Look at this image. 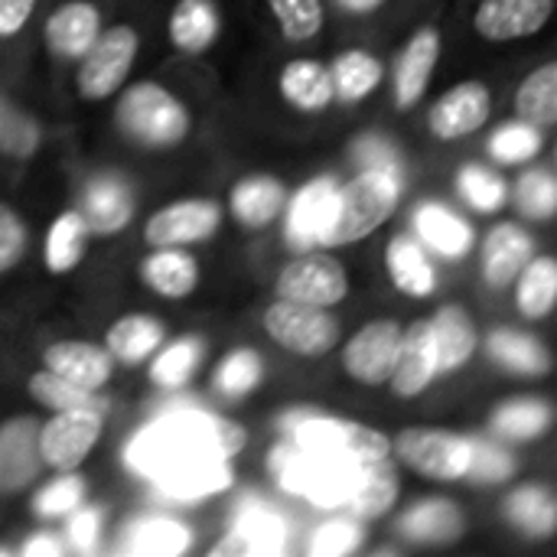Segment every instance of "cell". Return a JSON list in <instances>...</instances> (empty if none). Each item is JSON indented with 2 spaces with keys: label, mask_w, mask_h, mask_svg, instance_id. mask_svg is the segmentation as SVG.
<instances>
[{
  "label": "cell",
  "mask_w": 557,
  "mask_h": 557,
  "mask_svg": "<svg viewBox=\"0 0 557 557\" xmlns=\"http://www.w3.org/2000/svg\"><path fill=\"white\" fill-rule=\"evenodd\" d=\"M245 444L248 434L242 424L196 408H180L127 444V463L173 499H202L232 486L228 463L245 450Z\"/></svg>",
  "instance_id": "obj_1"
},
{
  "label": "cell",
  "mask_w": 557,
  "mask_h": 557,
  "mask_svg": "<svg viewBox=\"0 0 557 557\" xmlns=\"http://www.w3.org/2000/svg\"><path fill=\"white\" fill-rule=\"evenodd\" d=\"M362 467L366 463H352V460H343L333 454L310 450L290 437H284L268 454V470L274 473L277 486L290 496L310 499L320 509H343L356 490Z\"/></svg>",
  "instance_id": "obj_2"
},
{
  "label": "cell",
  "mask_w": 557,
  "mask_h": 557,
  "mask_svg": "<svg viewBox=\"0 0 557 557\" xmlns=\"http://www.w3.org/2000/svg\"><path fill=\"white\" fill-rule=\"evenodd\" d=\"M401 170L392 166H369L349 183H339L336 215L326 235V248L352 245L375 228H382L401 202Z\"/></svg>",
  "instance_id": "obj_3"
},
{
  "label": "cell",
  "mask_w": 557,
  "mask_h": 557,
  "mask_svg": "<svg viewBox=\"0 0 557 557\" xmlns=\"http://www.w3.org/2000/svg\"><path fill=\"white\" fill-rule=\"evenodd\" d=\"M117 131L147 150H166L186 140L189 111L186 104L160 82H134L121 88L114 108Z\"/></svg>",
  "instance_id": "obj_4"
},
{
  "label": "cell",
  "mask_w": 557,
  "mask_h": 557,
  "mask_svg": "<svg viewBox=\"0 0 557 557\" xmlns=\"http://www.w3.org/2000/svg\"><path fill=\"white\" fill-rule=\"evenodd\" d=\"M277 428L290 441H297V444H304L310 450L333 454V457H343V460H352V463H369V460L392 457V441L382 431L366 428L359 421L330 418V414H320L313 408H294V411L281 414Z\"/></svg>",
  "instance_id": "obj_5"
},
{
  "label": "cell",
  "mask_w": 557,
  "mask_h": 557,
  "mask_svg": "<svg viewBox=\"0 0 557 557\" xmlns=\"http://www.w3.org/2000/svg\"><path fill=\"white\" fill-rule=\"evenodd\" d=\"M137 49H140V36L131 23L101 29L95 36V42L78 59V72H75L78 98L104 101V98L117 95L134 69Z\"/></svg>",
  "instance_id": "obj_6"
},
{
  "label": "cell",
  "mask_w": 557,
  "mask_h": 557,
  "mask_svg": "<svg viewBox=\"0 0 557 557\" xmlns=\"http://www.w3.org/2000/svg\"><path fill=\"white\" fill-rule=\"evenodd\" d=\"M264 333L284 346L294 356H326L339 343V320L330 313V307H310V304H294V300H274L264 317Z\"/></svg>",
  "instance_id": "obj_7"
},
{
  "label": "cell",
  "mask_w": 557,
  "mask_h": 557,
  "mask_svg": "<svg viewBox=\"0 0 557 557\" xmlns=\"http://www.w3.org/2000/svg\"><path fill=\"white\" fill-rule=\"evenodd\" d=\"M470 447H473V437L467 434L437 431V428H405L398 441L392 444V454H398L408 470L428 480L454 483V480H467Z\"/></svg>",
  "instance_id": "obj_8"
},
{
  "label": "cell",
  "mask_w": 557,
  "mask_h": 557,
  "mask_svg": "<svg viewBox=\"0 0 557 557\" xmlns=\"http://www.w3.org/2000/svg\"><path fill=\"white\" fill-rule=\"evenodd\" d=\"M101 431H104V411H91V408L52 411V418L36 431L39 460L55 473L78 470L88 460V454L98 447Z\"/></svg>",
  "instance_id": "obj_9"
},
{
  "label": "cell",
  "mask_w": 557,
  "mask_h": 557,
  "mask_svg": "<svg viewBox=\"0 0 557 557\" xmlns=\"http://www.w3.org/2000/svg\"><path fill=\"white\" fill-rule=\"evenodd\" d=\"M281 300L310 304V307H336L349 297V274L339 258L326 251H304L284 271L274 284Z\"/></svg>",
  "instance_id": "obj_10"
},
{
  "label": "cell",
  "mask_w": 557,
  "mask_h": 557,
  "mask_svg": "<svg viewBox=\"0 0 557 557\" xmlns=\"http://www.w3.org/2000/svg\"><path fill=\"white\" fill-rule=\"evenodd\" d=\"M336 199H339V183L333 176H313L294 196H287V206L281 215H284V235L290 248L313 251L326 245V235L336 215Z\"/></svg>",
  "instance_id": "obj_11"
},
{
  "label": "cell",
  "mask_w": 557,
  "mask_h": 557,
  "mask_svg": "<svg viewBox=\"0 0 557 557\" xmlns=\"http://www.w3.org/2000/svg\"><path fill=\"white\" fill-rule=\"evenodd\" d=\"M222 225V209L215 199H176L157 209L144 225V242L150 248H186L209 242Z\"/></svg>",
  "instance_id": "obj_12"
},
{
  "label": "cell",
  "mask_w": 557,
  "mask_h": 557,
  "mask_svg": "<svg viewBox=\"0 0 557 557\" xmlns=\"http://www.w3.org/2000/svg\"><path fill=\"white\" fill-rule=\"evenodd\" d=\"M493 114V95L490 85L480 78L460 82L450 91H444L431 111H428V131L437 140H463L470 134H476Z\"/></svg>",
  "instance_id": "obj_13"
},
{
  "label": "cell",
  "mask_w": 557,
  "mask_h": 557,
  "mask_svg": "<svg viewBox=\"0 0 557 557\" xmlns=\"http://www.w3.org/2000/svg\"><path fill=\"white\" fill-rule=\"evenodd\" d=\"M401 323L398 320H369L346 346H343V369L359 385H385L398 356Z\"/></svg>",
  "instance_id": "obj_14"
},
{
  "label": "cell",
  "mask_w": 557,
  "mask_h": 557,
  "mask_svg": "<svg viewBox=\"0 0 557 557\" xmlns=\"http://www.w3.org/2000/svg\"><path fill=\"white\" fill-rule=\"evenodd\" d=\"M78 212L91 235H117L134 222L137 199L117 173H95L82 189Z\"/></svg>",
  "instance_id": "obj_15"
},
{
  "label": "cell",
  "mask_w": 557,
  "mask_h": 557,
  "mask_svg": "<svg viewBox=\"0 0 557 557\" xmlns=\"http://www.w3.org/2000/svg\"><path fill=\"white\" fill-rule=\"evenodd\" d=\"M287 545V529L277 512H271L264 503L251 499L248 506L242 503L235 525L228 535L212 545V557H245V555H281Z\"/></svg>",
  "instance_id": "obj_16"
},
{
  "label": "cell",
  "mask_w": 557,
  "mask_h": 557,
  "mask_svg": "<svg viewBox=\"0 0 557 557\" xmlns=\"http://www.w3.org/2000/svg\"><path fill=\"white\" fill-rule=\"evenodd\" d=\"M555 0H483L473 13V29L490 42H512L548 26Z\"/></svg>",
  "instance_id": "obj_17"
},
{
  "label": "cell",
  "mask_w": 557,
  "mask_h": 557,
  "mask_svg": "<svg viewBox=\"0 0 557 557\" xmlns=\"http://www.w3.org/2000/svg\"><path fill=\"white\" fill-rule=\"evenodd\" d=\"M434 379L441 375H437V349H434L431 320H414L408 330H401L388 385L398 398H418L421 392H428Z\"/></svg>",
  "instance_id": "obj_18"
},
{
  "label": "cell",
  "mask_w": 557,
  "mask_h": 557,
  "mask_svg": "<svg viewBox=\"0 0 557 557\" xmlns=\"http://www.w3.org/2000/svg\"><path fill=\"white\" fill-rule=\"evenodd\" d=\"M437 62H441V29L424 26L398 52V62H395V108L411 111V108L421 104V98L428 95V85H431V78L437 72Z\"/></svg>",
  "instance_id": "obj_19"
},
{
  "label": "cell",
  "mask_w": 557,
  "mask_h": 557,
  "mask_svg": "<svg viewBox=\"0 0 557 557\" xmlns=\"http://www.w3.org/2000/svg\"><path fill=\"white\" fill-rule=\"evenodd\" d=\"M101 33V10L91 0H65L59 3L42 26L46 46L62 62H78L82 52Z\"/></svg>",
  "instance_id": "obj_20"
},
{
  "label": "cell",
  "mask_w": 557,
  "mask_h": 557,
  "mask_svg": "<svg viewBox=\"0 0 557 557\" xmlns=\"http://www.w3.org/2000/svg\"><path fill=\"white\" fill-rule=\"evenodd\" d=\"M411 225H414L418 242L437 251L441 258H467L473 251V242H476L473 225L437 199L421 202L411 215Z\"/></svg>",
  "instance_id": "obj_21"
},
{
  "label": "cell",
  "mask_w": 557,
  "mask_h": 557,
  "mask_svg": "<svg viewBox=\"0 0 557 557\" xmlns=\"http://www.w3.org/2000/svg\"><path fill=\"white\" fill-rule=\"evenodd\" d=\"M42 366L88 392H98L108 385L111 379V369H114V359L108 356L104 346L98 343H85V339H62V343H52L46 352H42Z\"/></svg>",
  "instance_id": "obj_22"
},
{
  "label": "cell",
  "mask_w": 557,
  "mask_h": 557,
  "mask_svg": "<svg viewBox=\"0 0 557 557\" xmlns=\"http://www.w3.org/2000/svg\"><path fill=\"white\" fill-rule=\"evenodd\" d=\"M36 421L13 418L0 424V493H16L39 476V450H36Z\"/></svg>",
  "instance_id": "obj_23"
},
{
  "label": "cell",
  "mask_w": 557,
  "mask_h": 557,
  "mask_svg": "<svg viewBox=\"0 0 557 557\" xmlns=\"http://www.w3.org/2000/svg\"><path fill=\"white\" fill-rule=\"evenodd\" d=\"M287 186L277 176L251 173L242 176L228 193V209L242 228H268L274 219H281L287 206Z\"/></svg>",
  "instance_id": "obj_24"
},
{
  "label": "cell",
  "mask_w": 557,
  "mask_h": 557,
  "mask_svg": "<svg viewBox=\"0 0 557 557\" xmlns=\"http://www.w3.org/2000/svg\"><path fill=\"white\" fill-rule=\"evenodd\" d=\"M137 274L163 300H186L199 287V261L186 248H153L137 264Z\"/></svg>",
  "instance_id": "obj_25"
},
{
  "label": "cell",
  "mask_w": 557,
  "mask_h": 557,
  "mask_svg": "<svg viewBox=\"0 0 557 557\" xmlns=\"http://www.w3.org/2000/svg\"><path fill=\"white\" fill-rule=\"evenodd\" d=\"M535 255L532 235L519 222H499L483 238V277L490 287H506Z\"/></svg>",
  "instance_id": "obj_26"
},
{
  "label": "cell",
  "mask_w": 557,
  "mask_h": 557,
  "mask_svg": "<svg viewBox=\"0 0 557 557\" xmlns=\"http://www.w3.org/2000/svg\"><path fill=\"white\" fill-rule=\"evenodd\" d=\"M277 91L281 98L297 108L300 114H323L336 98H333V78L330 69L320 59L300 55L290 59L281 75H277Z\"/></svg>",
  "instance_id": "obj_27"
},
{
  "label": "cell",
  "mask_w": 557,
  "mask_h": 557,
  "mask_svg": "<svg viewBox=\"0 0 557 557\" xmlns=\"http://www.w3.org/2000/svg\"><path fill=\"white\" fill-rule=\"evenodd\" d=\"M431 333H434V349H437V375H454L480 349L476 326L470 313L457 304H447L431 317Z\"/></svg>",
  "instance_id": "obj_28"
},
{
  "label": "cell",
  "mask_w": 557,
  "mask_h": 557,
  "mask_svg": "<svg viewBox=\"0 0 557 557\" xmlns=\"http://www.w3.org/2000/svg\"><path fill=\"white\" fill-rule=\"evenodd\" d=\"M166 36H170L173 49H180L186 55H199V52L212 49L215 39L222 36L219 3L215 0H176V7L170 10Z\"/></svg>",
  "instance_id": "obj_29"
},
{
  "label": "cell",
  "mask_w": 557,
  "mask_h": 557,
  "mask_svg": "<svg viewBox=\"0 0 557 557\" xmlns=\"http://www.w3.org/2000/svg\"><path fill=\"white\" fill-rule=\"evenodd\" d=\"M385 268H388L392 284L414 300H424L437 290L434 261L428 258L424 245L414 235H395L385 245Z\"/></svg>",
  "instance_id": "obj_30"
},
{
  "label": "cell",
  "mask_w": 557,
  "mask_h": 557,
  "mask_svg": "<svg viewBox=\"0 0 557 557\" xmlns=\"http://www.w3.org/2000/svg\"><path fill=\"white\" fill-rule=\"evenodd\" d=\"M166 339V326L150 313H127L114 320L104 333V349L121 366L147 362Z\"/></svg>",
  "instance_id": "obj_31"
},
{
  "label": "cell",
  "mask_w": 557,
  "mask_h": 557,
  "mask_svg": "<svg viewBox=\"0 0 557 557\" xmlns=\"http://www.w3.org/2000/svg\"><path fill=\"white\" fill-rule=\"evenodd\" d=\"M88 225L82 219L78 209H65L52 219L49 232H46V245H42V261H46V271L49 274H69L75 271L85 255H88Z\"/></svg>",
  "instance_id": "obj_32"
},
{
  "label": "cell",
  "mask_w": 557,
  "mask_h": 557,
  "mask_svg": "<svg viewBox=\"0 0 557 557\" xmlns=\"http://www.w3.org/2000/svg\"><path fill=\"white\" fill-rule=\"evenodd\" d=\"M398 529L411 539V542H428V545H447L457 542L467 529L463 512L447 503V499H428L418 503L414 509H408L398 522Z\"/></svg>",
  "instance_id": "obj_33"
},
{
  "label": "cell",
  "mask_w": 557,
  "mask_h": 557,
  "mask_svg": "<svg viewBox=\"0 0 557 557\" xmlns=\"http://www.w3.org/2000/svg\"><path fill=\"white\" fill-rule=\"evenodd\" d=\"M557 304V261L552 255H532L516 274V307L525 320H545Z\"/></svg>",
  "instance_id": "obj_34"
},
{
  "label": "cell",
  "mask_w": 557,
  "mask_h": 557,
  "mask_svg": "<svg viewBox=\"0 0 557 557\" xmlns=\"http://www.w3.org/2000/svg\"><path fill=\"white\" fill-rule=\"evenodd\" d=\"M326 69H330V78H333V98L346 101V104H356V101L369 98L382 85V62L369 49L339 52Z\"/></svg>",
  "instance_id": "obj_35"
},
{
  "label": "cell",
  "mask_w": 557,
  "mask_h": 557,
  "mask_svg": "<svg viewBox=\"0 0 557 557\" xmlns=\"http://www.w3.org/2000/svg\"><path fill=\"white\" fill-rule=\"evenodd\" d=\"M506 519L529 539H552L557 529V503L545 486H519L506 496Z\"/></svg>",
  "instance_id": "obj_36"
},
{
  "label": "cell",
  "mask_w": 557,
  "mask_h": 557,
  "mask_svg": "<svg viewBox=\"0 0 557 557\" xmlns=\"http://www.w3.org/2000/svg\"><path fill=\"white\" fill-rule=\"evenodd\" d=\"M398 499V476L392 460H372L359 470L356 490L346 503V509L359 519H379L385 516Z\"/></svg>",
  "instance_id": "obj_37"
},
{
  "label": "cell",
  "mask_w": 557,
  "mask_h": 557,
  "mask_svg": "<svg viewBox=\"0 0 557 557\" xmlns=\"http://www.w3.org/2000/svg\"><path fill=\"white\" fill-rule=\"evenodd\" d=\"M486 349L499 366L519 375H545L552 369V356L545 343L519 330H493L486 339Z\"/></svg>",
  "instance_id": "obj_38"
},
{
  "label": "cell",
  "mask_w": 557,
  "mask_h": 557,
  "mask_svg": "<svg viewBox=\"0 0 557 557\" xmlns=\"http://www.w3.org/2000/svg\"><path fill=\"white\" fill-rule=\"evenodd\" d=\"M193 545V535L183 522L176 519H140L124 532L121 552L131 555H157V557H176L183 555Z\"/></svg>",
  "instance_id": "obj_39"
},
{
  "label": "cell",
  "mask_w": 557,
  "mask_h": 557,
  "mask_svg": "<svg viewBox=\"0 0 557 557\" xmlns=\"http://www.w3.org/2000/svg\"><path fill=\"white\" fill-rule=\"evenodd\" d=\"M516 114L535 127H552L557 121V65L545 62L532 69L516 91Z\"/></svg>",
  "instance_id": "obj_40"
},
{
  "label": "cell",
  "mask_w": 557,
  "mask_h": 557,
  "mask_svg": "<svg viewBox=\"0 0 557 557\" xmlns=\"http://www.w3.org/2000/svg\"><path fill=\"white\" fill-rule=\"evenodd\" d=\"M490 428L503 441H535L552 428V408L542 398H512L493 411Z\"/></svg>",
  "instance_id": "obj_41"
},
{
  "label": "cell",
  "mask_w": 557,
  "mask_h": 557,
  "mask_svg": "<svg viewBox=\"0 0 557 557\" xmlns=\"http://www.w3.org/2000/svg\"><path fill=\"white\" fill-rule=\"evenodd\" d=\"M202 352H206V346L199 336H180V339L166 343V349L160 346L150 362V382L157 388H183L193 379V372L199 369Z\"/></svg>",
  "instance_id": "obj_42"
},
{
  "label": "cell",
  "mask_w": 557,
  "mask_h": 557,
  "mask_svg": "<svg viewBox=\"0 0 557 557\" xmlns=\"http://www.w3.org/2000/svg\"><path fill=\"white\" fill-rule=\"evenodd\" d=\"M26 388H29L33 401H39V405H42V408H49V411H65V408L108 411L104 398H98L95 392H88V388H82V385H75V382H69V379H62V375L49 372V369L33 372V375H29V382H26Z\"/></svg>",
  "instance_id": "obj_43"
},
{
  "label": "cell",
  "mask_w": 557,
  "mask_h": 557,
  "mask_svg": "<svg viewBox=\"0 0 557 557\" xmlns=\"http://www.w3.org/2000/svg\"><path fill=\"white\" fill-rule=\"evenodd\" d=\"M457 193L460 199L476 209V212H499L509 199V186L506 176H499L496 170L483 166V163H463L457 173Z\"/></svg>",
  "instance_id": "obj_44"
},
{
  "label": "cell",
  "mask_w": 557,
  "mask_h": 557,
  "mask_svg": "<svg viewBox=\"0 0 557 557\" xmlns=\"http://www.w3.org/2000/svg\"><path fill=\"white\" fill-rule=\"evenodd\" d=\"M486 150L496 163L503 166H519V163H529L535 160L542 150H545V134L542 127L529 124V121H512V124H503L490 140H486Z\"/></svg>",
  "instance_id": "obj_45"
},
{
  "label": "cell",
  "mask_w": 557,
  "mask_h": 557,
  "mask_svg": "<svg viewBox=\"0 0 557 557\" xmlns=\"http://www.w3.org/2000/svg\"><path fill=\"white\" fill-rule=\"evenodd\" d=\"M261 379H264V359L255 349L242 346V349H232L219 362L212 388L225 398H242V395L255 392L261 385Z\"/></svg>",
  "instance_id": "obj_46"
},
{
  "label": "cell",
  "mask_w": 557,
  "mask_h": 557,
  "mask_svg": "<svg viewBox=\"0 0 557 557\" xmlns=\"http://www.w3.org/2000/svg\"><path fill=\"white\" fill-rule=\"evenodd\" d=\"M287 42H307L323 29V0H268Z\"/></svg>",
  "instance_id": "obj_47"
},
{
  "label": "cell",
  "mask_w": 557,
  "mask_h": 557,
  "mask_svg": "<svg viewBox=\"0 0 557 557\" xmlns=\"http://www.w3.org/2000/svg\"><path fill=\"white\" fill-rule=\"evenodd\" d=\"M82 499H85V480L75 470H65L33 496V512L42 519H59L78 509Z\"/></svg>",
  "instance_id": "obj_48"
},
{
  "label": "cell",
  "mask_w": 557,
  "mask_h": 557,
  "mask_svg": "<svg viewBox=\"0 0 557 557\" xmlns=\"http://www.w3.org/2000/svg\"><path fill=\"white\" fill-rule=\"evenodd\" d=\"M516 202L522 215L548 222L557 209V183L548 170H529L516 183Z\"/></svg>",
  "instance_id": "obj_49"
},
{
  "label": "cell",
  "mask_w": 557,
  "mask_h": 557,
  "mask_svg": "<svg viewBox=\"0 0 557 557\" xmlns=\"http://www.w3.org/2000/svg\"><path fill=\"white\" fill-rule=\"evenodd\" d=\"M512 476H516V457L506 447H499L493 441H473L467 480H473V483H506Z\"/></svg>",
  "instance_id": "obj_50"
},
{
  "label": "cell",
  "mask_w": 557,
  "mask_h": 557,
  "mask_svg": "<svg viewBox=\"0 0 557 557\" xmlns=\"http://www.w3.org/2000/svg\"><path fill=\"white\" fill-rule=\"evenodd\" d=\"M26 245H29V232L23 215L13 206L0 202V274L13 271L23 261Z\"/></svg>",
  "instance_id": "obj_51"
},
{
  "label": "cell",
  "mask_w": 557,
  "mask_h": 557,
  "mask_svg": "<svg viewBox=\"0 0 557 557\" xmlns=\"http://www.w3.org/2000/svg\"><path fill=\"white\" fill-rule=\"evenodd\" d=\"M362 542V532L359 525L346 522V519H336V522H326L313 532L310 539V555L313 557H339L356 552Z\"/></svg>",
  "instance_id": "obj_52"
},
{
  "label": "cell",
  "mask_w": 557,
  "mask_h": 557,
  "mask_svg": "<svg viewBox=\"0 0 557 557\" xmlns=\"http://www.w3.org/2000/svg\"><path fill=\"white\" fill-rule=\"evenodd\" d=\"M352 157L362 170L369 166H392V170H401V160H398V150L385 140V137H359V144L352 147Z\"/></svg>",
  "instance_id": "obj_53"
},
{
  "label": "cell",
  "mask_w": 557,
  "mask_h": 557,
  "mask_svg": "<svg viewBox=\"0 0 557 557\" xmlns=\"http://www.w3.org/2000/svg\"><path fill=\"white\" fill-rule=\"evenodd\" d=\"M69 542L78 548V552H91L98 545V532H101V512L98 509H88V506H78L69 512Z\"/></svg>",
  "instance_id": "obj_54"
},
{
  "label": "cell",
  "mask_w": 557,
  "mask_h": 557,
  "mask_svg": "<svg viewBox=\"0 0 557 557\" xmlns=\"http://www.w3.org/2000/svg\"><path fill=\"white\" fill-rule=\"evenodd\" d=\"M39 144V131H36V124L29 121V117H23V114H10V121H7V127H3V137H0V150H7V153H29L33 147Z\"/></svg>",
  "instance_id": "obj_55"
},
{
  "label": "cell",
  "mask_w": 557,
  "mask_h": 557,
  "mask_svg": "<svg viewBox=\"0 0 557 557\" xmlns=\"http://www.w3.org/2000/svg\"><path fill=\"white\" fill-rule=\"evenodd\" d=\"M36 10V0H0V39L16 36Z\"/></svg>",
  "instance_id": "obj_56"
},
{
  "label": "cell",
  "mask_w": 557,
  "mask_h": 557,
  "mask_svg": "<svg viewBox=\"0 0 557 557\" xmlns=\"http://www.w3.org/2000/svg\"><path fill=\"white\" fill-rule=\"evenodd\" d=\"M23 555L29 557H59L62 555V545L52 539V535H36L23 545Z\"/></svg>",
  "instance_id": "obj_57"
},
{
  "label": "cell",
  "mask_w": 557,
  "mask_h": 557,
  "mask_svg": "<svg viewBox=\"0 0 557 557\" xmlns=\"http://www.w3.org/2000/svg\"><path fill=\"white\" fill-rule=\"evenodd\" d=\"M385 0H336V7L343 10V13H356V16H362V13H372V10H379Z\"/></svg>",
  "instance_id": "obj_58"
},
{
  "label": "cell",
  "mask_w": 557,
  "mask_h": 557,
  "mask_svg": "<svg viewBox=\"0 0 557 557\" xmlns=\"http://www.w3.org/2000/svg\"><path fill=\"white\" fill-rule=\"evenodd\" d=\"M10 114H13V111H10V108L3 104V98H0V137H3V127H7V121H10Z\"/></svg>",
  "instance_id": "obj_59"
}]
</instances>
